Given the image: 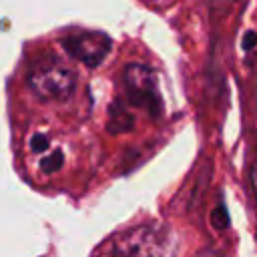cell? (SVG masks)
Returning a JSON list of instances; mask_svg holds the SVG:
<instances>
[{"label":"cell","instance_id":"3","mask_svg":"<svg viewBox=\"0 0 257 257\" xmlns=\"http://www.w3.org/2000/svg\"><path fill=\"white\" fill-rule=\"evenodd\" d=\"M122 80H124V88L133 104L145 108L147 112L155 116L163 110V100H161L155 72L147 64H141V62L128 64L124 68Z\"/></svg>","mask_w":257,"mask_h":257},{"label":"cell","instance_id":"6","mask_svg":"<svg viewBox=\"0 0 257 257\" xmlns=\"http://www.w3.org/2000/svg\"><path fill=\"white\" fill-rule=\"evenodd\" d=\"M30 147H32V151H34V153L46 151V149H48V137H46V135H42V133L34 135V137H32V141H30Z\"/></svg>","mask_w":257,"mask_h":257},{"label":"cell","instance_id":"5","mask_svg":"<svg viewBox=\"0 0 257 257\" xmlns=\"http://www.w3.org/2000/svg\"><path fill=\"white\" fill-rule=\"evenodd\" d=\"M60 165H62V155H60L58 151L50 153L48 157H44V159L40 161V169H42L44 173H54V171L60 169Z\"/></svg>","mask_w":257,"mask_h":257},{"label":"cell","instance_id":"1","mask_svg":"<svg viewBox=\"0 0 257 257\" xmlns=\"http://www.w3.org/2000/svg\"><path fill=\"white\" fill-rule=\"evenodd\" d=\"M175 239L163 225H143L122 235L104 257H173Z\"/></svg>","mask_w":257,"mask_h":257},{"label":"cell","instance_id":"4","mask_svg":"<svg viewBox=\"0 0 257 257\" xmlns=\"http://www.w3.org/2000/svg\"><path fill=\"white\" fill-rule=\"evenodd\" d=\"M62 46L72 58H76L78 62L94 68L108 56L112 42L102 32L82 30V32H74V34L64 36L62 38Z\"/></svg>","mask_w":257,"mask_h":257},{"label":"cell","instance_id":"2","mask_svg":"<svg viewBox=\"0 0 257 257\" xmlns=\"http://www.w3.org/2000/svg\"><path fill=\"white\" fill-rule=\"evenodd\" d=\"M28 86L42 100H66L76 86V74L60 58H40L28 74Z\"/></svg>","mask_w":257,"mask_h":257}]
</instances>
